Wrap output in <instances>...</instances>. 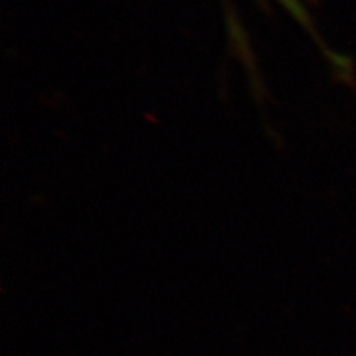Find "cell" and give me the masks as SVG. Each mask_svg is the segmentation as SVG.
<instances>
[{
	"instance_id": "6da1fadb",
	"label": "cell",
	"mask_w": 356,
	"mask_h": 356,
	"mask_svg": "<svg viewBox=\"0 0 356 356\" xmlns=\"http://www.w3.org/2000/svg\"><path fill=\"white\" fill-rule=\"evenodd\" d=\"M279 2L282 3V6L286 7L287 10L291 12L292 15L300 22V24H304L307 29L312 30L309 13H307L305 7H304V2H302V0H279Z\"/></svg>"
}]
</instances>
